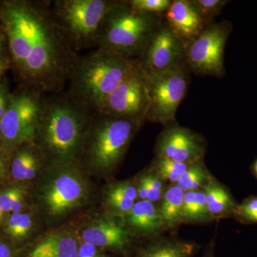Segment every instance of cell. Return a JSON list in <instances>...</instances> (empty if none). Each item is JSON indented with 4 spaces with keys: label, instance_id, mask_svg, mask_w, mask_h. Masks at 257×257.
Returning <instances> with one entry per match:
<instances>
[{
    "label": "cell",
    "instance_id": "obj_1",
    "mask_svg": "<svg viewBox=\"0 0 257 257\" xmlns=\"http://www.w3.org/2000/svg\"><path fill=\"white\" fill-rule=\"evenodd\" d=\"M0 20L28 89L43 95L64 92L79 55L56 21L52 2L5 3Z\"/></svg>",
    "mask_w": 257,
    "mask_h": 257
},
{
    "label": "cell",
    "instance_id": "obj_2",
    "mask_svg": "<svg viewBox=\"0 0 257 257\" xmlns=\"http://www.w3.org/2000/svg\"><path fill=\"white\" fill-rule=\"evenodd\" d=\"M94 113L66 92L45 95L35 143L50 165L79 164L84 135Z\"/></svg>",
    "mask_w": 257,
    "mask_h": 257
},
{
    "label": "cell",
    "instance_id": "obj_3",
    "mask_svg": "<svg viewBox=\"0 0 257 257\" xmlns=\"http://www.w3.org/2000/svg\"><path fill=\"white\" fill-rule=\"evenodd\" d=\"M140 64L138 59L96 47L89 55L79 56L66 93L79 106L98 112L111 93Z\"/></svg>",
    "mask_w": 257,
    "mask_h": 257
},
{
    "label": "cell",
    "instance_id": "obj_4",
    "mask_svg": "<svg viewBox=\"0 0 257 257\" xmlns=\"http://www.w3.org/2000/svg\"><path fill=\"white\" fill-rule=\"evenodd\" d=\"M159 25L158 15L136 11L128 1H114L101 23L96 47L141 58Z\"/></svg>",
    "mask_w": 257,
    "mask_h": 257
},
{
    "label": "cell",
    "instance_id": "obj_5",
    "mask_svg": "<svg viewBox=\"0 0 257 257\" xmlns=\"http://www.w3.org/2000/svg\"><path fill=\"white\" fill-rule=\"evenodd\" d=\"M140 125L96 112L88 126L79 162L101 174L116 170Z\"/></svg>",
    "mask_w": 257,
    "mask_h": 257
},
{
    "label": "cell",
    "instance_id": "obj_6",
    "mask_svg": "<svg viewBox=\"0 0 257 257\" xmlns=\"http://www.w3.org/2000/svg\"><path fill=\"white\" fill-rule=\"evenodd\" d=\"M78 165H50L37 190L40 206L50 217H62L87 202L89 187Z\"/></svg>",
    "mask_w": 257,
    "mask_h": 257
},
{
    "label": "cell",
    "instance_id": "obj_7",
    "mask_svg": "<svg viewBox=\"0 0 257 257\" xmlns=\"http://www.w3.org/2000/svg\"><path fill=\"white\" fill-rule=\"evenodd\" d=\"M113 3L109 0L52 2L56 21L77 53L96 47L101 23Z\"/></svg>",
    "mask_w": 257,
    "mask_h": 257
},
{
    "label": "cell",
    "instance_id": "obj_8",
    "mask_svg": "<svg viewBox=\"0 0 257 257\" xmlns=\"http://www.w3.org/2000/svg\"><path fill=\"white\" fill-rule=\"evenodd\" d=\"M143 72L150 102L146 120L165 126L174 124L179 104L188 89L189 77L184 64L162 72L144 69Z\"/></svg>",
    "mask_w": 257,
    "mask_h": 257
},
{
    "label": "cell",
    "instance_id": "obj_9",
    "mask_svg": "<svg viewBox=\"0 0 257 257\" xmlns=\"http://www.w3.org/2000/svg\"><path fill=\"white\" fill-rule=\"evenodd\" d=\"M44 96L30 89L10 96L8 109L0 120V142L5 152L35 143Z\"/></svg>",
    "mask_w": 257,
    "mask_h": 257
},
{
    "label": "cell",
    "instance_id": "obj_10",
    "mask_svg": "<svg viewBox=\"0 0 257 257\" xmlns=\"http://www.w3.org/2000/svg\"><path fill=\"white\" fill-rule=\"evenodd\" d=\"M149 97L141 63L114 89L98 113L141 125L147 119Z\"/></svg>",
    "mask_w": 257,
    "mask_h": 257
},
{
    "label": "cell",
    "instance_id": "obj_11",
    "mask_svg": "<svg viewBox=\"0 0 257 257\" xmlns=\"http://www.w3.org/2000/svg\"><path fill=\"white\" fill-rule=\"evenodd\" d=\"M225 23L207 27L185 47V60L199 74L221 77L224 72L225 45L229 35Z\"/></svg>",
    "mask_w": 257,
    "mask_h": 257
},
{
    "label": "cell",
    "instance_id": "obj_12",
    "mask_svg": "<svg viewBox=\"0 0 257 257\" xmlns=\"http://www.w3.org/2000/svg\"><path fill=\"white\" fill-rule=\"evenodd\" d=\"M79 240L119 257H128L136 247L135 237L123 218L111 216L99 218L86 225L81 230Z\"/></svg>",
    "mask_w": 257,
    "mask_h": 257
},
{
    "label": "cell",
    "instance_id": "obj_13",
    "mask_svg": "<svg viewBox=\"0 0 257 257\" xmlns=\"http://www.w3.org/2000/svg\"><path fill=\"white\" fill-rule=\"evenodd\" d=\"M166 126L157 141L156 158L181 163H195L203 160L207 145L200 135L175 123Z\"/></svg>",
    "mask_w": 257,
    "mask_h": 257
},
{
    "label": "cell",
    "instance_id": "obj_14",
    "mask_svg": "<svg viewBox=\"0 0 257 257\" xmlns=\"http://www.w3.org/2000/svg\"><path fill=\"white\" fill-rule=\"evenodd\" d=\"M140 61L143 68L149 72L180 67L186 61L184 44L167 25H159Z\"/></svg>",
    "mask_w": 257,
    "mask_h": 257
},
{
    "label": "cell",
    "instance_id": "obj_15",
    "mask_svg": "<svg viewBox=\"0 0 257 257\" xmlns=\"http://www.w3.org/2000/svg\"><path fill=\"white\" fill-rule=\"evenodd\" d=\"M167 25L184 47L207 28V22L188 0L172 1L165 12Z\"/></svg>",
    "mask_w": 257,
    "mask_h": 257
},
{
    "label": "cell",
    "instance_id": "obj_16",
    "mask_svg": "<svg viewBox=\"0 0 257 257\" xmlns=\"http://www.w3.org/2000/svg\"><path fill=\"white\" fill-rule=\"evenodd\" d=\"M123 219L135 238L152 239L167 231L161 217L158 204L149 200L137 201Z\"/></svg>",
    "mask_w": 257,
    "mask_h": 257
},
{
    "label": "cell",
    "instance_id": "obj_17",
    "mask_svg": "<svg viewBox=\"0 0 257 257\" xmlns=\"http://www.w3.org/2000/svg\"><path fill=\"white\" fill-rule=\"evenodd\" d=\"M199 248L194 241L162 234L136 246L128 257H194Z\"/></svg>",
    "mask_w": 257,
    "mask_h": 257
},
{
    "label": "cell",
    "instance_id": "obj_18",
    "mask_svg": "<svg viewBox=\"0 0 257 257\" xmlns=\"http://www.w3.org/2000/svg\"><path fill=\"white\" fill-rule=\"evenodd\" d=\"M79 239L67 231L47 234L37 240L20 257H77Z\"/></svg>",
    "mask_w": 257,
    "mask_h": 257
},
{
    "label": "cell",
    "instance_id": "obj_19",
    "mask_svg": "<svg viewBox=\"0 0 257 257\" xmlns=\"http://www.w3.org/2000/svg\"><path fill=\"white\" fill-rule=\"evenodd\" d=\"M46 160L35 143L25 144L14 151L12 160L11 174L20 182L32 180L36 177Z\"/></svg>",
    "mask_w": 257,
    "mask_h": 257
},
{
    "label": "cell",
    "instance_id": "obj_20",
    "mask_svg": "<svg viewBox=\"0 0 257 257\" xmlns=\"http://www.w3.org/2000/svg\"><path fill=\"white\" fill-rule=\"evenodd\" d=\"M203 190L212 221L234 217L238 203L227 187L212 177Z\"/></svg>",
    "mask_w": 257,
    "mask_h": 257
},
{
    "label": "cell",
    "instance_id": "obj_21",
    "mask_svg": "<svg viewBox=\"0 0 257 257\" xmlns=\"http://www.w3.org/2000/svg\"><path fill=\"white\" fill-rule=\"evenodd\" d=\"M184 196V191L176 184L166 187L158 207L167 231H172L182 224Z\"/></svg>",
    "mask_w": 257,
    "mask_h": 257
},
{
    "label": "cell",
    "instance_id": "obj_22",
    "mask_svg": "<svg viewBox=\"0 0 257 257\" xmlns=\"http://www.w3.org/2000/svg\"><path fill=\"white\" fill-rule=\"evenodd\" d=\"M211 221L204 190L196 191L194 197L187 199L184 204L182 223L202 224Z\"/></svg>",
    "mask_w": 257,
    "mask_h": 257
},
{
    "label": "cell",
    "instance_id": "obj_23",
    "mask_svg": "<svg viewBox=\"0 0 257 257\" xmlns=\"http://www.w3.org/2000/svg\"><path fill=\"white\" fill-rule=\"evenodd\" d=\"M212 177L204 165V161H199L192 164L181 176L176 184L184 192L197 191L203 189Z\"/></svg>",
    "mask_w": 257,
    "mask_h": 257
},
{
    "label": "cell",
    "instance_id": "obj_24",
    "mask_svg": "<svg viewBox=\"0 0 257 257\" xmlns=\"http://www.w3.org/2000/svg\"><path fill=\"white\" fill-rule=\"evenodd\" d=\"M194 163H181L166 159L156 158L152 170L165 182L177 184L181 176Z\"/></svg>",
    "mask_w": 257,
    "mask_h": 257
},
{
    "label": "cell",
    "instance_id": "obj_25",
    "mask_svg": "<svg viewBox=\"0 0 257 257\" xmlns=\"http://www.w3.org/2000/svg\"><path fill=\"white\" fill-rule=\"evenodd\" d=\"M26 192L22 187H11L0 192V207L4 212H20L25 206Z\"/></svg>",
    "mask_w": 257,
    "mask_h": 257
},
{
    "label": "cell",
    "instance_id": "obj_26",
    "mask_svg": "<svg viewBox=\"0 0 257 257\" xmlns=\"http://www.w3.org/2000/svg\"><path fill=\"white\" fill-rule=\"evenodd\" d=\"M105 202L106 207L110 213L109 216L124 218L133 209L136 202L116 192L109 187L106 191Z\"/></svg>",
    "mask_w": 257,
    "mask_h": 257
},
{
    "label": "cell",
    "instance_id": "obj_27",
    "mask_svg": "<svg viewBox=\"0 0 257 257\" xmlns=\"http://www.w3.org/2000/svg\"><path fill=\"white\" fill-rule=\"evenodd\" d=\"M234 218L241 224H257V195L250 196L238 204Z\"/></svg>",
    "mask_w": 257,
    "mask_h": 257
},
{
    "label": "cell",
    "instance_id": "obj_28",
    "mask_svg": "<svg viewBox=\"0 0 257 257\" xmlns=\"http://www.w3.org/2000/svg\"><path fill=\"white\" fill-rule=\"evenodd\" d=\"M146 180L147 192V200L155 203L160 202L166 189V182L162 177L157 175L152 169L143 174Z\"/></svg>",
    "mask_w": 257,
    "mask_h": 257
},
{
    "label": "cell",
    "instance_id": "obj_29",
    "mask_svg": "<svg viewBox=\"0 0 257 257\" xmlns=\"http://www.w3.org/2000/svg\"><path fill=\"white\" fill-rule=\"evenodd\" d=\"M131 8L140 13L160 15L165 13L170 8V0H130L128 1Z\"/></svg>",
    "mask_w": 257,
    "mask_h": 257
},
{
    "label": "cell",
    "instance_id": "obj_30",
    "mask_svg": "<svg viewBox=\"0 0 257 257\" xmlns=\"http://www.w3.org/2000/svg\"><path fill=\"white\" fill-rule=\"evenodd\" d=\"M196 7L206 21L209 22L220 13L227 1L223 0H192Z\"/></svg>",
    "mask_w": 257,
    "mask_h": 257
},
{
    "label": "cell",
    "instance_id": "obj_31",
    "mask_svg": "<svg viewBox=\"0 0 257 257\" xmlns=\"http://www.w3.org/2000/svg\"><path fill=\"white\" fill-rule=\"evenodd\" d=\"M33 223L32 214L28 212H23L16 229L10 237V241L18 247V245L28 239L30 236V231L33 227Z\"/></svg>",
    "mask_w": 257,
    "mask_h": 257
},
{
    "label": "cell",
    "instance_id": "obj_32",
    "mask_svg": "<svg viewBox=\"0 0 257 257\" xmlns=\"http://www.w3.org/2000/svg\"><path fill=\"white\" fill-rule=\"evenodd\" d=\"M110 187L113 190L135 202H137V199H138V186L137 182L133 181L117 182L111 185Z\"/></svg>",
    "mask_w": 257,
    "mask_h": 257
},
{
    "label": "cell",
    "instance_id": "obj_33",
    "mask_svg": "<svg viewBox=\"0 0 257 257\" xmlns=\"http://www.w3.org/2000/svg\"><path fill=\"white\" fill-rule=\"evenodd\" d=\"M77 257H113V255L97 246L79 240Z\"/></svg>",
    "mask_w": 257,
    "mask_h": 257
},
{
    "label": "cell",
    "instance_id": "obj_34",
    "mask_svg": "<svg viewBox=\"0 0 257 257\" xmlns=\"http://www.w3.org/2000/svg\"><path fill=\"white\" fill-rule=\"evenodd\" d=\"M21 253V250L11 241L0 240V257H20Z\"/></svg>",
    "mask_w": 257,
    "mask_h": 257
},
{
    "label": "cell",
    "instance_id": "obj_35",
    "mask_svg": "<svg viewBox=\"0 0 257 257\" xmlns=\"http://www.w3.org/2000/svg\"><path fill=\"white\" fill-rule=\"evenodd\" d=\"M22 214H23L22 211L12 212L9 217L7 219L5 225V232L6 233L8 237L10 238L14 232L15 230L16 229L20 219H21Z\"/></svg>",
    "mask_w": 257,
    "mask_h": 257
},
{
    "label": "cell",
    "instance_id": "obj_36",
    "mask_svg": "<svg viewBox=\"0 0 257 257\" xmlns=\"http://www.w3.org/2000/svg\"><path fill=\"white\" fill-rule=\"evenodd\" d=\"M203 257H215L214 256V241H211L208 244L204 251V256Z\"/></svg>",
    "mask_w": 257,
    "mask_h": 257
},
{
    "label": "cell",
    "instance_id": "obj_37",
    "mask_svg": "<svg viewBox=\"0 0 257 257\" xmlns=\"http://www.w3.org/2000/svg\"><path fill=\"white\" fill-rule=\"evenodd\" d=\"M5 175H6V166H5L3 155L0 153V180L4 178Z\"/></svg>",
    "mask_w": 257,
    "mask_h": 257
},
{
    "label": "cell",
    "instance_id": "obj_38",
    "mask_svg": "<svg viewBox=\"0 0 257 257\" xmlns=\"http://www.w3.org/2000/svg\"><path fill=\"white\" fill-rule=\"evenodd\" d=\"M251 171L252 175L254 176L255 178L257 179V159L253 162L251 166Z\"/></svg>",
    "mask_w": 257,
    "mask_h": 257
},
{
    "label": "cell",
    "instance_id": "obj_39",
    "mask_svg": "<svg viewBox=\"0 0 257 257\" xmlns=\"http://www.w3.org/2000/svg\"><path fill=\"white\" fill-rule=\"evenodd\" d=\"M2 55H3V47H2L1 43H0V67L5 65V64H3V62H2Z\"/></svg>",
    "mask_w": 257,
    "mask_h": 257
},
{
    "label": "cell",
    "instance_id": "obj_40",
    "mask_svg": "<svg viewBox=\"0 0 257 257\" xmlns=\"http://www.w3.org/2000/svg\"><path fill=\"white\" fill-rule=\"evenodd\" d=\"M4 211H3V209H2L1 207H0V223H1V221H3V216H4Z\"/></svg>",
    "mask_w": 257,
    "mask_h": 257
},
{
    "label": "cell",
    "instance_id": "obj_41",
    "mask_svg": "<svg viewBox=\"0 0 257 257\" xmlns=\"http://www.w3.org/2000/svg\"><path fill=\"white\" fill-rule=\"evenodd\" d=\"M5 65L4 66H1L0 67V79H1L2 75H3V72L5 71Z\"/></svg>",
    "mask_w": 257,
    "mask_h": 257
},
{
    "label": "cell",
    "instance_id": "obj_42",
    "mask_svg": "<svg viewBox=\"0 0 257 257\" xmlns=\"http://www.w3.org/2000/svg\"><path fill=\"white\" fill-rule=\"evenodd\" d=\"M5 93L3 92V91L1 90V89H0V96H1L2 95H3V94H4Z\"/></svg>",
    "mask_w": 257,
    "mask_h": 257
},
{
    "label": "cell",
    "instance_id": "obj_43",
    "mask_svg": "<svg viewBox=\"0 0 257 257\" xmlns=\"http://www.w3.org/2000/svg\"><path fill=\"white\" fill-rule=\"evenodd\" d=\"M1 40H2L1 36H0V43H2Z\"/></svg>",
    "mask_w": 257,
    "mask_h": 257
},
{
    "label": "cell",
    "instance_id": "obj_44",
    "mask_svg": "<svg viewBox=\"0 0 257 257\" xmlns=\"http://www.w3.org/2000/svg\"><path fill=\"white\" fill-rule=\"evenodd\" d=\"M0 143H1V142H0Z\"/></svg>",
    "mask_w": 257,
    "mask_h": 257
}]
</instances>
